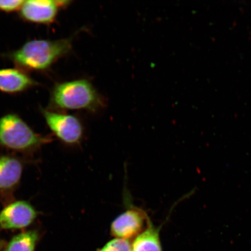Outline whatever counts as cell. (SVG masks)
Listing matches in <instances>:
<instances>
[{"label":"cell","mask_w":251,"mask_h":251,"mask_svg":"<svg viewBox=\"0 0 251 251\" xmlns=\"http://www.w3.org/2000/svg\"><path fill=\"white\" fill-rule=\"evenodd\" d=\"M72 39L29 41L7 56L14 64L25 70L45 71L71 51Z\"/></svg>","instance_id":"1"},{"label":"cell","mask_w":251,"mask_h":251,"mask_svg":"<svg viewBox=\"0 0 251 251\" xmlns=\"http://www.w3.org/2000/svg\"><path fill=\"white\" fill-rule=\"evenodd\" d=\"M50 103L55 109L96 112L104 103L93 84L85 78H81L55 84Z\"/></svg>","instance_id":"2"},{"label":"cell","mask_w":251,"mask_h":251,"mask_svg":"<svg viewBox=\"0 0 251 251\" xmlns=\"http://www.w3.org/2000/svg\"><path fill=\"white\" fill-rule=\"evenodd\" d=\"M49 140L34 132L17 115L9 114L0 118V144L8 149L26 150Z\"/></svg>","instance_id":"3"},{"label":"cell","mask_w":251,"mask_h":251,"mask_svg":"<svg viewBox=\"0 0 251 251\" xmlns=\"http://www.w3.org/2000/svg\"><path fill=\"white\" fill-rule=\"evenodd\" d=\"M50 129L59 140L66 144L79 143L83 136V126L74 115L41 109Z\"/></svg>","instance_id":"4"},{"label":"cell","mask_w":251,"mask_h":251,"mask_svg":"<svg viewBox=\"0 0 251 251\" xmlns=\"http://www.w3.org/2000/svg\"><path fill=\"white\" fill-rule=\"evenodd\" d=\"M69 1L29 0L20 9L21 17L30 23L50 24L54 22L59 9L70 4Z\"/></svg>","instance_id":"5"},{"label":"cell","mask_w":251,"mask_h":251,"mask_svg":"<svg viewBox=\"0 0 251 251\" xmlns=\"http://www.w3.org/2000/svg\"><path fill=\"white\" fill-rule=\"evenodd\" d=\"M149 218L142 210L131 208L126 210L112 222L111 232L113 236L128 240L139 235Z\"/></svg>","instance_id":"6"},{"label":"cell","mask_w":251,"mask_h":251,"mask_svg":"<svg viewBox=\"0 0 251 251\" xmlns=\"http://www.w3.org/2000/svg\"><path fill=\"white\" fill-rule=\"evenodd\" d=\"M37 212L29 202L19 201L9 204L0 213V226L19 229L29 226L36 219Z\"/></svg>","instance_id":"7"},{"label":"cell","mask_w":251,"mask_h":251,"mask_svg":"<svg viewBox=\"0 0 251 251\" xmlns=\"http://www.w3.org/2000/svg\"><path fill=\"white\" fill-rule=\"evenodd\" d=\"M36 85V81L23 71L14 68L0 70V92L17 94Z\"/></svg>","instance_id":"8"},{"label":"cell","mask_w":251,"mask_h":251,"mask_svg":"<svg viewBox=\"0 0 251 251\" xmlns=\"http://www.w3.org/2000/svg\"><path fill=\"white\" fill-rule=\"evenodd\" d=\"M23 174L21 163L15 158H0V190H9L20 181Z\"/></svg>","instance_id":"9"},{"label":"cell","mask_w":251,"mask_h":251,"mask_svg":"<svg viewBox=\"0 0 251 251\" xmlns=\"http://www.w3.org/2000/svg\"><path fill=\"white\" fill-rule=\"evenodd\" d=\"M160 228L152 224L150 218L147 228L138 235L131 245V251H162Z\"/></svg>","instance_id":"10"},{"label":"cell","mask_w":251,"mask_h":251,"mask_svg":"<svg viewBox=\"0 0 251 251\" xmlns=\"http://www.w3.org/2000/svg\"><path fill=\"white\" fill-rule=\"evenodd\" d=\"M38 238L36 231L24 232L12 238L5 251H34Z\"/></svg>","instance_id":"11"},{"label":"cell","mask_w":251,"mask_h":251,"mask_svg":"<svg viewBox=\"0 0 251 251\" xmlns=\"http://www.w3.org/2000/svg\"><path fill=\"white\" fill-rule=\"evenodd\" d=\"M99 251H131V246L128 240L116 238L109 241Z\"/></svg>","instance_id":"12"},{"label":"cell","mask_w":251,"mask_h":251,"mask_svg":"<svg viewBox=\"0 0 251 251\" xmlns=\"http://www.w3.org/2000/svg\"><path fill=\"white\" fill-rule=\"evenodd\" d=\"M25 1L24 0H9L2 1L0 0V11L5 12H12L20 11Z\"/></svg>","instance_id":"13"},{"label":"cell","mask_w":251,"mask_h":251,"mask_svg":"<svg viewBox=\"0 0 251 251\" xmlns=\"http://www.w3.org/2000/svg\"></svg>","instance_id":"14"}]
</instances>
